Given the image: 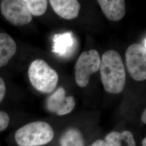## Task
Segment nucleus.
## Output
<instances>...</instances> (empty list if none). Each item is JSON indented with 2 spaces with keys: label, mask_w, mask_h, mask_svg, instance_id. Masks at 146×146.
I'll return each mask as SVG.
<instances>
[{
  "label": "nucleus",
  "mask_w": 146,
  "mask_h": 146,
  "mask_svg": "<svg viewBox=\"0 0 146 146\" xmlns=\"http://www.w3.org/2000/svg\"><path fill=\"white\" fill-rule=\"evenodd\" d=\"M104 141L107 146H136L134 136L129 131L111 132L106 136Z\"/></svg>",
  "instance_id": "nucleus-12"
},
{
  "label": "nucleus",
  "mask_w": 146,
  "mask_h": 146,
  "mask_svg": "<svg viewBox=\"0 0 146 146\" xmlns=\"http://www.w3.org/2000/svg\"><path fill=\"white\" fill-rule=\"evenodd\" d=\"M28 76L32 86L43 93H51L58 81L57 72L42 59H37L31 63Z\"/></svg>",
  "instance_id": "nucleus-3"
},
{
  "label": "nucleus",
  "mask_w": 146,
  "mask_h": 146,
  "mask_svg": "<svg viewBox=\"0 0 146 146\" xmlns=\"http://www.w3.org/2000/svg\"><path fill=\"white\" fill-rule=\"evenodd\" d=\"M142 146H146V138H144V139L142 140Z\"/></svg>",
  "instance_id": "nucleus-19"
},
{
  "label": "nucleus",
  "mask_w": 146,
  "mask_h": 146,
  "mask_svg": "<svg viewBox=\"0 0 146 146\" xmlns=\"http://www.w3.org/2000/svg\"><path fill=\"white\" fill-rule=\"evenodd\" d=\"M75 106L73 96H66V91L60 87L52 94L47 100L46 107L49 111L58 115H64L70 113Z\"/></svg>",
  "instance_id": "nucleus-7"
},
{
  "label": "nucleus",
  "mask_w": 146,
  "mask_h": 146,
  "mask_svg": "<svg viewBox=\"0 0 146 146\" xmlns=\"http://www.w3.org/2000/svg\"><path fill=\"white\" fill-rule=\"evenodd\" d=\"M5 92L6 87L5 81L0 77V103L2 101L5 96Z\"/></svg>",
  "instance_id": "nucleus-16"
},
{
  "label": "nucleus",
  "mask_w": 146,
  "mask_h": 146,
  "mask_svg": "<svg viewBox=\"0 0 146 146\" xmlns=\"http://www.w3.org/2000/svg\"><path fill=\"white\" fill-rule=\"evenodd\" d=\"M126 66L134 80L143 81L146 79V47L142 44L134 43L125 52Z\"/></svg>",
  "instance_id": "nucleus-5"
},
{
  "label": "nucleus",
  "mask_w": 146,
  "mask_h": 146,
  "mask_svg": "<svg viewBox=\"0 0 146 146\" xmlns=\"http://www.w3.org/2000/svg\"><path fill=\"white\" fill-rule=\"evenodd\" d=\"M54 11L66 20H72L78 15L81 5L77 0H50Z\"/></svg>",
  "instance_id": "nucleus-8"
},
{
  "label": "nucleus",
  "mask_w": 146,
  "mask_h": 146,
  "mask_svg": "<svg viewBox=\"0 0 146 146\" xmlns=\"http://www.w3.org/2000/svg\"><path fill=\"white\" fill-rule=\"evenodd\" d=\"M25 2L31 15H42L47 11L48 1L46 0H25Z\"/></svg>",
  "instance_id": "nucleus-14"
},
{
  "label": "nucleus",
  "mask_w": 146,
  "mask_h": 146,
  "mask_svg": "<svg viewBox=\"0 0 146 146\" xmlns=\"http://www.w3.org/2000/svg\"><path fill=\"white\" fill-rule=\"evenodd\" d=\"M10 121L9 115L4 111H0V132L5 131Z\"/></svg>",
  "instance_id": "nucleus-15"
},
{
  "label": "nucleus",
  "mask_w": 146,
  "mask_h": 146,
  "mask_svg": "<svg viewBox=\"0 0 146 146\" xmlns=\"http://www.w3.org/2000/svg\"><path fill=\"white\" fill-rule=\"evenodd\" d=\"M97 2L105 16L110 21H120L125 15L124 0H98Z\"/></svg>",
  "instance_id": "nucleus-9"
},
{
  "label": "nucleus",
  "mask_w": 146,
  "mask_h": 146,
  "mask_svg": "<svg viewBox=\"0 0 146 146\" xmlns=\"http://www.w3.org/2000/svg\"><path fill=\"white\" fill-rule=\"evenodd\" d=\"M141 120L144 123H146V110H144L141 116Z\"/></svg>",
  "instance_id": "nucleus-18"
},
{
  "label": "nucleus",
  "mask_w": 146,
  "mask_h": 146,
  "mask_svg": "<svg viewBox=\"0 0 146 146\" xmlns=\"http://www.w3.org/2000/svg\"><path fill=\"white\" fill-rule=\"evenodd\" d=\"M91 146H107L105 141L102 140H98L95 141Z\"/></svg>",
  "instance_id": "nucleus-17"
},
{
  "label": "nucleus",
  "mask_w": 146,
  "mask_h": 146,
  "mask_svg": "<svg viewBox=\"0 0 146 146\" xmlns=\"http://www.w3.org/2000/svg\"><path fill=\"white\" fill-rule=\"evenodd\" d=\"M101 81L104 90L111 94H119L125 88V70L119 53L114 50L104 52L100 66Z\"/></svg>",
  "instance_id": "nucleus-1"
},
{
  "label": "nucleus",
  "mask_w": 146,
  "mask_h": 146,
  "mask_svg": "<svg viewBox=\"0 0 146 146\" xmlns=\"http://www.w3.org/2000/svg\"><path fill=\"white\" fill-rule=\"evenodd\" d=\"M1 13L11 24L16 26L27 25L32 15L23 0H4L1 4Z\"/></svg>",
  "instance_id": "nucleus-6"
},
{
  "label": "nucleus",
  "mask_w": 146,
  "mask_h": 146,
  "mask_svg": "<svg viewBox=\"0 0 146 146\" xmlns=\"http://www.w3.org/2000/svg\"><path fill=\"white\" fill-rule=\"evenodd\" d=\"M101 58L95 49L82 52L75 66V78L80 87H85L89 84L90 76L100 69Z\"/></svg>",
  "instance_id": "nucleus-4"
},
{
  "label": "nucleus",
  "mask_w": 146,
  "mask_h": 146,
  "mask_svg": "<svg viewBox=\"0 0 146 146\" xmlns=\"http://www.w3.org/2000/svg\"><path fill=\"white\" fill-rule=\"evenodd\" d=\"M54 136L52 127L43 121L29 123L22 127L16 132L15 139L20 146L44 145L52 141Z\"/></svg>",
  "instance_id": "nucleus-2"
},
{
  "label": "nucleus",
  "mask_w": 146,
  "mask_h": 146,
  "mask_svg": "<svg viewBox=\"0 0 146 146\" xmlns=\"http://www.w3.org/2000/svg\"><path fill=\"white\" fill-rule=\"evenodd\" d=\"M17 50L14 40L8 34L0 33V67L5 66L15 54Z\"/></svg>",
  "instance_id": "nucleus-10"
},
{
  "label": "nucleus",
  "mask_w": 146,
  "mask_h": 146,
  "mask_svg": "<svg viewBox=\"0 0 146 146\" xmlns=\"http://www.w3.org/2000/svg\"><path fill=\"white\" fill-rule=\"evenodd\" d=\"M74 43V38L71 32L56 34L53 37L52 52L60 56L66 55Z\"/></svg>",
  "instance_id": "nucleus-11"
},
{
  "label": "nucleus",
  "mask_w": 146,
  "mask_h": 146,
  "mask_svg": "<svg viewBox=\"0 0 146 146\" xmlns=\"http://www.w3.org/2000/svg\"><path fill=\"white\" fill-rule=\"evenodd\" d=\"M60 145L61 146H84V136L77 128H69L61 136Z\"/></svg>",
  "instance_id": "nucleus-13"
}]
</instances>
